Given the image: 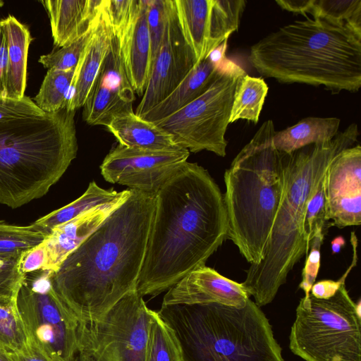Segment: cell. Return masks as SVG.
Segmentation results:
<instances>
[{
  "mask_svg": "<svg viewBox=\"0 0 361 361\" xmlns=\"http://www.w3.org/2000/svg\"><path fill=\"white\" fill-rule=\"evenodd\" d=\"M131 190L130 197L52 274L55 290L79 322L99 319L136 290L155 195Z\"/></svg>",
  "mask_w": 361,
  "mask_h": 361,
  "instance_id": "cell-2",
  "label": "cell"
},
{
  "mask_svg": "<svg viewBox=\"0 0 361 361\" xmlns=\"http://www.w3.org/2000/svg\"><path fill=\"white\" fill-rule=\"evenodd\" d=\"M249 299L241 283L204 265L190 271L170 288L162 305L219 303L243 307Z\"/></svg>",
  "mask_w": 361,
  "mask_h": 361,
  "instance_id": "cell-17",
  "label": "cell"
},
{
  "mask_svg": "<svg viewBox=\"0 0 361 361\" xmlns=\"http://www.w3.org/2000/svg\"><path fill=\"white\" fill-rule=\"evenodd\" d=\"M47 237L33 224L22 226L0 221V256H21L43 243Z\"/></svg>",
  "mask_w": 361,
  "mask_h": 361,
  "instance_id": "cell-31",
  "label": "cell"
},
{
  "mask_svg": "<svg viewBox=\"0 0 361 361\" xmlns=\"http://www.w3.org/2000/svg\"><path fill=\"white\" fill-rule=\"evenodd\" d=\"M289 348L305 361H361L360 302L342 284L334 295L300 299Z\"/></svg>",
  "mask_w": 361,
  "mask_h": 361,
  "instance_id": "cell-8",
  "label": "cell"
},
{
  "mask_svg": "<svg viewBox=\"0 0 361 361\" xmlns=\"http://www.w3.org/2000/svg\"><path fill=\"white\" fill-rule=\"evenodd\" d=\"M222 61L216 62L207 56L196 63L183 80L164 99L140 118L155 123L174 114L196 99L214 81Z\"/></svg>",
  "mask_w": 361,
  "mask_h": 361,
  "instance_id": "cell-23",
  "label": "cell"
},
{
  "mask_svg": "<svg viewBox=\"0 0 361 361\" xmlns=\"http://www.w3.org/2000/svg\"><path fill=\"white\" fill-rule=\"evenodd\" d=\"M228 228L218 185L204 168L186 161L154 196L137 293L156 296L205 265L227 239Z\"/></svg>",
  "mask_w": 361,
  "mask_h": 361,
  "instance_id": "cell-1",
  "label": "cell"
},
{
  "mask_svg": "<svg viewBox=\"0 0 361 361\" xmlns=\"http://www.w3.org/2000/svg\"><path fill=\"white\" fill-rule=\"evenodd\" d=\"M2 4H3V3L1 1H0V7L1 6Z\"/></svg>",
  "mask_w": 361,
  "mask_h": 361,
  "instance_id": "cell-47",
  "label": "cell"
},
{
  "mask_svg": "<svg viewBox=\"0 0 361 361\" xmlns=\"http://www.w3.org/2000/svg\"><path fill=\"white\" fill-rule=\"evenodd\" d=\"M47 259V250L43 242L22 255L19 264L20 271L25 274L44 269Z\"/></svg>",
  "mask_w": 361,
  "mask_h": 361,
  "instance_id": "cell-40",
  "label": "cell"
},
{
  "mask_svg": "<svg viewBox=\"0 0 361 361\" xmlns=\"http://www.w3.org/2000/svg\"><path fill=\"white\" fill-rule=\"evenodd\" d=\"M28 343L16 298L0 294V349L15 353Z\"/></svg>",
  "mask_w": 361,
  "mask_h": 361,
  "instance_id": "cell-29",
  "label": "cell"
},
{
  "mask_svg": "<svg viewBox=\"0 0 361 361\" xmlns=\"http://www.w3.org/2000/svg\"><path fill=\"white\" fill-rule=\"evenodd\" d=\"M324 240V238L323 236L317 235L310 243L305 264L302 270V279L299 285V288L305 292V297H307L310 295L311 288L317 279L320 267V250Z\"/></svg>",
  "mask_w": 361,
  "mask_h": 361,
  "instance_id": "cell-39",
  "label": "cell"
},
{
  "mask_svg": "<svg viewBox=\"0 0 361 361\" xmlns=\"http://www.w3.org/2000/svg\"><path fill=\"white\" fill-rule=\"evenodd\" d=\"M127 199L96 207L55 227L44 240L47 256L44 269L56 271L63 260Z\"/></svg>",
  "mask_w": 361,
  "mask_h": 361,
  "instance_id": "cell-18",
  "label": "cell"
},
{
  "mask_svg": "<svg viewBox=\"0 0 361 361\" xmlns=\"http://www.w3.org/2000/svg\"><path fill=\"white\" fill-rule=\"evenodd\" d=\"M131 192L130 189L121 192L112 189L106 190L99 187L94 181H92L80 197L39 218L33 224L48 236L55 227L96 207L126 200L130 197Z\"/></svg>",
  "mask_w": 361,
  "mask_h": 361,
  "instance_id": "cell-25",
  "label": "cell"
},
{
  "mask_svg": "<svg viewBox=\"0 0 361 361\" xmlns=\"http://www.w3.org/2000/svg\"><path fill=\"white\" fill-rule=\"evenodd\" d=\"M54 44L68 46L84 35L99 18L103 0H45Z\"/></svg>",
  "mask_w": 361,
  "mask_h": 361,
  "instance_id": "cell-20",
  "label": "cell"
},
{
  "mask_svg": "<svg viewBox=\"0 0 361 361\" xmlns=\"http://www.w3.org/2000/svg\"><path fill=\"white\" fill-rule=\"evenodd\" d=\"M310 14L347 23L361 31V0H314Z\"/></svg>",
  "mask_w": 361,
  "mask_h": 361,
  "instance_id": "cell-33",
  "label": "cell"
},
{
  "mask_svg": "<svg viewBox=\"0 0 361 361\" xmlns=\"http://www.w3.org/2000/svg\"><path fill=\"white\" fill-rule=\"evenodd\" d=\"M313 1L314 0H279L276 1V3L284 10L307 16V13L310 14Z\"/></svg>",
  "mask_w": 361,
  "mask_h": 361,
  "instance_id": "cell-41",
  "label": "cell"
},
{
  "mask_svg": "<svg viewBox=\"0 0 361 361\" xmlns=\"http://www.w3.org/2000/svg\"><path fill=\"white\" fill-rule=\"evenodd\" d=\"M106 127L118 144L127 147L155 152L185 149L168 131L139 117L134 111L116 116Z\"/></svg>",
  "mask_w": 361,
  "mask_h": 361,
  "instance_id": "cell-22",
  "label": "cell"
},
{
  "mask_svg": "<svg viewBox=\"0 0 361 361\" xmlns=\"http://www.w3.org/2000/svg\"><path fill=\"white\" fill-rule=\"evenodd\" d=\"M275 132L264 122L224 173L227 239L251 264L263 258L283 195L288 153L274 147Z\"/></svg>",
  "mask_w": 361,
  "mask_h": 361,
  "instance_id": "cell-6",
  "label": "cell"
},
{
  "mask_svg": "<svg viewBox=\"0 0 361 361\" xmlns=\"http://www.w3.org/2000/svg\"><path fill=\"white\" fill-rule=\"evenodd\" d=\"M100 16L101 13L94 24L79 39L57 51L40 56L39 62L48 70L68 71L75 68Z\"/></svg>",
  "mask_w": 361,
  "mask_h": 361,
  "instance_id": "cell-35",
  "label": "cell"
},
{
  "mask_svg": "<svg viewBox=\"0 0 361 361\" xmlns=\"http://www.w3.org/2000/svg\"><path fill=\"white\" fill-rule=\"evenodd\" d=\"M21 256H0L1 295L17 297L25 276L19 269Z\"/></svg>",
  "mask_w": 361,
  "mask_h": 361,
  "instance_id": "cell-37",
  "label": "cell"
},
{
  "mask_svg": "<svg viewBox=\"0 0 361 361\" xmlns=\"http://www.w3.org/2000/svg\"><path fill=\"white\" fill-rule=\"evenodd\" d=\"M7 43L5 97L23 98L26 87L28 49L32 38L27 27L14 16L0 20Z\"/></svg>",
  "mask_w": 361,
  "mask_h": 361,
  "instance_id": "cell-24",
  "label": "cell"
},
{
  "mask_svg": "<svg viewBox=\"0 0 361 361\" xmlns=\"http://www.w3.org/2000/svg\"><path fill=\"white\" fill-rule=\"evenodd\" d=\"M180 31L171 0L162 42L152 61L149 80L135 114L142 117L164 99L196 63Z\"/></svg>",
  "mask_w": 361,
  "mask_h": 361,
  "instance_id": "cell-14",
  "label": "cell"
},
{
  "mask_svg": "<svg viewBox=\"0 0 361 361\" xmlns=\"http://www.w3.org/2000/svg\"><path fill=\"white\" fill-rule=\"evenodd\" d=\"M75 111L0 121V202L13 209L46 195L76 157Z\"/></svg>",
  "mask_w": 361,
  "mask_h": 361,
  "instance_id": "cell-5",
  "label": "cell"
},
{
  "mask_svg": "<svg viewBox=\"0 0 361 361\" xmlns=\"http://www.w3.org/2000/svg\"><path fill=\"white\" fill-rule=\"evenodd\" d=\"M245 73L243 68L225 58L214 81L202 95L155 123L190 152L207 150L225 157V135L234 91L238 80Z\"/></svg>",
  "mask_w": 361,
  "mask_h": 361,
  "instance_id": "cell-9",
  "label": "cell"
},
{
  "mask_svg": "<svg viewBox=\"0 0 361 361\" xmlns=\"http://www.w3.org/2000/svg\"><path fill=\"white\" fill-rule=\"evenodd\" d=\"M340 119L335 117H307L281 131L273 137L274 147L285 153H292L305 146L332 140L338 133Z\"/></svg>",
  "mask_w": 361,
  "mask_h": 361,
  "instance_id": "cell-26",
  "label": "cell"
},
{
  "mask_svg": "<svg viewBox=\"0 0 361 361\" xmlns=\"http://www.w3.org/2000/svg\"><path fill=\"white\" fill-rule=\"evenodd\" d=\"M332 226V223L327 216L324 177L306 206L303 222L306 255L308 254L312 239L317 235H322L325 238L329 228Z\"/></svg>",
  "mask_w": 361,
  "mask_h": 361,
  "instance_id": "cell-32",
  "label": "cell"
},
{
  "mask_svg": "<svg viewBox=\"0 0 361 361\" xmlns=\"http://www.w3.org/2000/svg\"><path fill=\"white\" fill-rule=\"evenodd\" d=\"M171 0H147V20L151 39L152 63L162 42Z\"/></svg>",
  "mask_w": 361,
  "mask_h": 361,
  "instance_id": "cell-36",
  "label": "cell"
},
{
  "mask_svg": "<svg viewBox=\"0 0 361 361\" xmlns=\"http://www.w3.org/2000/svg\"><path fill=\"white\" fill-rule=\"evenodd\" d=\"M112 38L111 31L102 11L92 35L75 67L68 95L67 110L75 111L83 106L109 52Z\"/></svg>",
  "mask_w": 361,
  "mask_h": 361,
  "instance_id": "cell-19",
  "label": "cell"
},
{
  "mask_svg": "<svg viewBox=\"0 0 361 361\" xmlns=\"http://www.w3.org/2000/svg\"><path fill=\"white\" fill-rule=\"evenodd\" d=\"M147 6V0L139 1L137 12L132 26L123 39L117 42L127 78L138 96H142L145 92L152 66Z\"/></svg>",
  "mask_w": 361,
  "mask_h": 361,
  "instance_id": "cell-21",
  "label": "cell"
},
{
  "mask_svg": "<svg viewBox=\"0 0 361 361\" xmlns=\"http://www.w3.org/2000/svg\"><path fill=\"white\" fill-rule=\"evenodd\" d=\"M16 361H51L37 348L28 342L22 350L13 353Z\"/></svg>",
  "mask_w": 361,
  "mask_h": 361,
  "instance_id": "cell-42",
  "label": "cell"
},
{
  "mask_svg": "<svg viewBox=\"0 0 361 361\" xmlns=\"http://www.w3.org/2000/svg\"><path fill=\"white\" fill-rule=\"evenodd\" d=\"M145 361H183L181 348L174 331L154 311L149 328Z\"/></svg>",
  "mask_w": 361,
  "mask_h": 361,
  "instance_id": "cell-30",
  "label": "cell"
},
{
  "mask_svg": "<svg viewBox=\"0 0 361 361\" xmlns=\"http://www.w3.org/2000/svg\"><path fill=\"white\" fill-rule=\"evenodd\" d=\"M357 140L355 129L347 127L330 141L309 145L288 154L283 195L263 258L259 263L250 264L241 283L257 306L273 301L289 272L306 254L303 222L307 202L331 160Z\"/></svg>",
  "mask_w": 361,
  "mask_h": 361,
  "instance_id": "cell-4",
  "label": "cell"
},
{
  "mask_svg": "<svg viewBox=\"0 0 361 361\" xmlns=\"http://www.w3.org/2000/svg\"><path fill=\"white\" fill-rule=\"evenodd\" d=\"M249 60L261 75L282 83L355 92L361 87V31L343 22L306 16L253 44Z\"/></svg>",
  "mask_w": 361,
  "mask_h": 361,
  "instance_id": "cell-3",
  "label": "cell"
},
{
  "mask_svg": "<svg viewBox=\"0 0 361 361\" xmlns=\"http://www.w3.org/2000/svg\"><path fill=\"white\" fill-rule=\"evenodd\" d=\"M135 92L127 78L116 40L83 105L82 118L91 126L106 125L116 116L133 111Z\"/></svg>",
  "mask_w": 361,
  "mask_h": 361,
  "instance_id": "cell-16",
  "label": "cell"
},
{
  "mask_svg": "<svg viewBox=\"0 0 361 361\" xmlns=\"http://www.w3.org/2000/svg\"><path fill=\"white\" fill-rule=\"evenodd\" d=\"M179 342L183 361H284L269 319L255 302L161 305L157 312Z\"/></svg>",
  "mask_w": 361,
  "mask_h": 361,
  "instance_id": "cell-7",
  "label": "cell"
},
{
  "mask_svg": "<svg viewBox=\"0 0 361 361\" xmlns=\"http://www.w3.org/2000/svg\"><path fill=\"white\" fill-rule=\"evenodd\" d=\"M268 92V86L261 78L244 74L237 81L229 123L243 119L257 123Z\"/></svg>",
  "mask_w": 361,
  "mask_h": 361,
  "instance_id": "cell-27",
  "label": "cell"
},
{
  "mask_svg": "<svg viewBox=\"0 0 361 361\" xmlns=\"http://www.w3.org/2000/svg\"><path fill=\"white\" fill-rule=\"evenodd\" d=\"M45 113L28 97L11 99L0 96V121L43 116Z\"/></svg>",
  "mask_w": 361,
  "mask_h": 361,
  "instance_id": "cell-38",
  "label": "cell"
},
{
  "mask_svg": "<svg viewBox=\"0 0 361 361\" xmlns=\"http://www.w3.org/2000/svg\"><path fill=\"white\" fill-rule=\"evenodd\" d=\"M182 35L196 62L238 30L245 0H173Z\"/></svg>",
  "mask_w": 361,
  "mask_h": 361,
  "instance_id": "cell-12",
  "label": "cell"
},
{
  "mask_svg": "<svg viewBox=\"0 0 361 361\" xmlns=\"http://www.w3.org/2000/svg\"><path fill=\"white\" fill-rule=\"evenodd\" d=\"M345 245V239L342 236H338L331 241V250L334 254L338 253L341 247Z\"/></svg>",
  "mask_w": 361,
  "mask_h": 361,
  "instance_id": "cell-44",
  "label": "cell"
},
{
  "mask_svg": "<svg viewBox=\"0 0 361 361\" xmlns=\"http://www.w3.org/2000/svg\"><path fill=\"white\" fill-rule=\"evenodd\" d=\"M136 290L99 319L79 322L77 357L89 361H145L153 317Z\"/></svg>",
  "mask_w": 361,
  "mask_h": 361,
  "instance_id": "cell-11",
  "label": "cell"
},
{
  "mask_svg": "<svg viewBox=\"0 0 361 361\" xmlns=\"http://www.w3.org/2000/svg\"><path fill=\"white\" fill-rule=\"evenodd\" d=\"M7 61V43L0 24V96L5 97V76Z\"/></svg>",
  "mask_w": 361,
  "mask_h": 361,
  "instance_id": "cell-43",
  "label": "cell"
},
{
  "mask_svg": "<svg viewBox=\"0 0 361 361\" xmlns=\"http://www.w3.org/2000/svg\"><path fill=\"white\" fill-rule=\"evenodd\" d=\"M328 219L339 228L361 223V147L340 152L324 176Z\"/></svg>",
  "mask_w": 361,
  "mask_h": 361,
  "instance_id": "cell-15",
  "label": "cell"
},
{
  "mask_svg": "<svg viewBox=\"0 0 361 361\" xmlns=\"http://www.w3.org/2000/svg\"><path fill=\"white\" fill-rule=\"evenodd\" d=\"M140 0H103L102 14L113 37L120 42L132 26Z\"/></svg>",
  "mask_w": 361,
  "mask_h": 361,
  "instance_id": "cell-34",
  "label": "cell"
},
{
  "mask_svg": "<svg viewBox=\"0 0 361 361\" xmlns=\"http://www.w3.org/2000/svg\"><path fill=\"white\" fill-rule=\"evenodd\" d=\"M0 361H16L13 353L0 349Z\"/></svg>",
  "mask_w": 361,
  "mask_h": 361,
  "instance_id": "cell-45",
  "label": "cell"
},
{
  "mask_svg": "<svg viewBox=\"0 0 361 361\" xmlns=\"http://www.w3.org/2000/svg\"><path fill=\"white\" fill-rule=\"evenodd\" d=\"M75 361H89V360H83V359H80L78 357H77Z\"/></svg>",
  "mask_w": 361,
  "mask_h": 361,
  "instance_id": "cell-46",
  "label": "cell"
},
{
  "mask_svg": "<svg viewBox=\"0 0 361 361\" xmlns=\"http://www.w3.org/2000/svg\"><path fill=\"white\" fill-rule=\"evenodd\" d=\"M53 271L25 274L16 297L28 342L51 361H75L79 321L55 290Z\"/></svg>",
  "mask_w": 361,
  "mask_h": 361,
  "instance_id": "cell-10",
  "label": "cell"
},
{
  "mask_svg": "<svg viewBox=\"0 0 361 361\" xmlns=\"http://www.w3.org/2000/svg\"><path fill=\"white\" fill-rule=\"evenodd\" d=\"M190 152H155L118 144L100 165L101 174L111 183L155 195L187 161Z\"/></svg>",
  "mask_w": 361,
  "mask_h": 361,
  "instance_id": "cell-13",
  "label": "cell"
},
{
  "mask_svg": "<svg viewBox=\"0 0 361 361\" xmlns=\"http://www.w3.org/2000/svg\"><path fill=\"white\" fill-rule=\"evenodd\" d=\"M75 69L48 70L34 98V102L42 111L53 113L66 109Z\"/></svg>",
  "mask_w": 361,
  "mask_h": 361,
  "instance_id": "cell-28",
  "label": "cell"
}]
</instances>
